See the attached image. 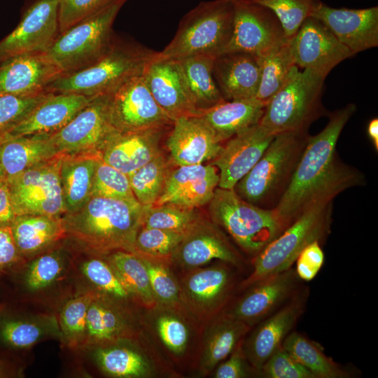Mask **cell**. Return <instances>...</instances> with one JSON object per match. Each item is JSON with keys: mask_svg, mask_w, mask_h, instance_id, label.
Here are the masks:
<instances>
[{"mask_svg": "<svg viewBox=\"0 0 378 378\" xmlns=\"http://www.w3.org/2000/svg\"><path fill=\"white\" fill-rule=\"evenodd\" d=\"M10 226L20 255L36 253L66 234L59 216L19 215Z\"/></svg>", "mask_w": 378, "mask_h": 378, "instance_id": "cell-31", "label": "cell"}, {"mask_svg": "<svg viewBox=\"0 0 378 378\" xmlns=\"http://www.w3.org/2000/svg\"><path fill=\"white\" fill-rule=\"evenodd\" d=\"M48 134L8 138L0 141V169L9 182L27 169L58 155Z\"/></svg>", "mask_w": 378, "mask_h": 378, "instance_id": "cell-28", "label": "cell"}, {"mask_svg": "<svg viewBox=\"0 0 378 378\" xmlns=\"http://www.w3.org/2000/svg\"><path fill=\"white\" fill-rule=\"evenodd\" d=\"M187 232L142 225L136 237L134 253L153 257L168 255L175 251Z\"/></svg>", "mask_w": 378, "mask_h": 378, "instance_id": "cell-44", "label": "cell"}, {"mask_svg": "<svg viewBox=\"0 0 378 378\" xmlns=\"http://www.w3.org/2000/svg\"><path fill=\"white\" fill-rule=\"evenodd\" d=\"M20 257L10 225H0V270L16 263Z\"/></svg>", "mask_w": 378, "mask_h": 378, "instance_id": "cell-56", "label": "cell"}, {"mask_svg": "<svg viewBox=\"0 0 378 378\" xmlns=\"http://www.w3.org/2000/svg\"><path fill=\"white\" fill-rule=\"evenodd\" d=\"M92 196L118 200H136L128 175L106 164L102 158L96 167Z\"/></svg>", "mask_w": 378, "mask_h": 378, "instance_id": "cell-43", "label": "cell"}, {"mask_svg": "<svg viewBox=\"0 0 378 378\" xmlns=\"http://www.w3.org/2000/svg\"><path fill=\"white\" fill-rule=\"evenodd\" d=\"M59 33L118 0H57Z\"/></svg>", "mask_w": 378, "mask_h": 378, "instance_id": "cell-51", "label": "cell"}, {"mask_svg": "<svg viewBox=\"0 0 378 378\" xmlns=\"http://www.w3.org/2000/svg\"><path fill=\"white\" fill-rule=\"evenodd\" d=\"M290 39L270 52L257 56L260 69V78L255 98L265 106L284 85L293 67L296 66Z\"/></svg>", "mask_w": 378, "mask_h": 378, "instance_id": "cell-34", "label": "cell"}, {"mask_svg": "<svg viewBox=\"0 0 378 378\" xmlns=\"http://www.w3.org/2000/svg\"><path fill=\"white\" fill-rule=\"evenodd\" d=\"M218 182L217 168L211 164L178 166L170 171L154 206L172 203L196 209L210 202Z\"/></svg>", "mask_w": 378, "mask_h": 378, "instance_id": "cell-23", "label": "cell"}, {"mask_svg": "<svg viewBox=\"0 0 378 378\" xmlns=\"http://www.w3.org/2000/svg\"><path fill=\"white\" fill-rule=\"evenodd\" d=\"M233 4L232 34L222 53L243 52L260 56L288 40L270 9L245 0H233Z\"/></svg>", "mask_w": 378, "mask_h": 378, "instance_id": "cell-13", "label": "cell"}, {"mask_svg": "<svg viewBox=\"0 0 378 378\" xmlns=\"http://www.w3.org/2000/svg\"><path fill=\"white\" fill-rule=\"evenodd\" d=\"M216 57L203 54L178 59L188 90L200 112L225 101L213 76Z\"/></svg>", "mask_w": 378, "mask_h": 378, "instance_id": "cell-32", "label": "cell"}, {"mask_svg": "<svg viewBox=\"0 0 378 378\" xmlns=\"http://www.w3.org/2000/svg\"><path fill=\"white\" fill-rule=\"evenodd\" d=\"M170 162L161 152L128 175L133 194L141 205L152 206L160 197L172 170Z\"/></svg>", "mask_w": 378, "mask_h": 378, "instance_id": "cell-37", "label": "cell"}, {"mask_svg": "<svg viewBox=\"0 0 378 378\" xmlns=\"http://www.w3.org/2000/svg\"><path fill=\"white\" fill-rule=\"evenodd\" d=\"M234 15L233 0L200 2L183 16L174 37L157 57L178 60L221 54L232 37Z\"/></svg>", "mask_w": 378, "mask_h": 378, "instance_id": "cell-5", "label": "cell"}, {"mask_svg": "<svg viewBox=\"0 0 378 378\" xmlns=\"http://www.w3.org/2000/svg\"><path fill=\"white\" fill-rule=\"evenodd\" d=\"M141 255L147 268L154 296L165 302L175 301L177 299L178 290L169 273L162 265L146 258L143 254Z\"/></svg>", "mask_w": 378, "mask_h": 378, "instance_id": "cell-52", "label": "cell"}, {"mask_svg": "<svg viewBox=\"0 0 378 378\" xmlns=\"http://www.w3.org/2000/svg\"><path fill=\"white\" fill-rule=\"evenodd\" d=\"M367 132L369 138L372 142L376 151L378 150V119L374 118L372 119L367 127Z\"/></svg>", "mask_w": 378, "mask_h": 378, "instance_id": "cell-58", "label": "cell"}, {"mask_svg": "<svg viewBox=\"0 0 378 378\" xmlns=\"http://www.w3.org/2000/svg\"><path fill=\"white\" fill-rule=\"evenodd\" d=\"M95 355L101 368L111 376L137 377L145 375L149 370L146 359L130 349H100L96 351Z\"/></svg>", "mask_w": 378, "mask_h": 378, "instance_id": "cell-39", "label": "cell"}, {"mask_svg": "<svg viewBox=\"0 0 378 378\" xmlns=\"http://www.w3.org/2000/svg\"><path fill=\"white\" fill-rule=\"evenodd\" d=\"M101 153L62 155L60 178L66 214L76 211L90 199Z\"/></svg>", "mask_w": 378, "mask_h": 378, "instance_id": "cell-29", "label": "cell"}, {"mask_svg": "<svg viewBox=\"0 0 378 378\" xmlns=\"http://www.w3.org/2000/svg\"><path fill=\"white\" fill-rule=\"evenodd\" d=\"M265 105L255 98L223 101L202 111V116L220 142L260 122Z\"/></svg>", "mask_w": 378, "mask_h": 378, "instance_id": "cell-30", "label": "cell"}, {"mask_svg": "<svg viewBox=\"0 0 378 378\" xmlns=\"http://www.w3.org/2000/svg\"><path fill=\"white\" fill-rule=\"evenodd\" d=\"M243 340L230 354L229 358L217 368L214 377L242 378L248 377L249 370L246 363L248 360L242 349Z\"/></svg>", "mask_w": 378, "mask_h": 378, "instance_id": "cell-55", "label": "cell"}, {"mask_svg": "<svg viewBox=\"0 0 378 378\" xmlns=\"http://www.w3.org/2000/svg\"><path fill=\"white\" fill-rule=\"evenodd\" d=\"M157 329L164 344L173 352L184 350L188 340V330L178 318L171 316H160L157 321Z\"/></svg>", "mask_w": 378, "mask_h": 378, "instance_id": "cell-54", "label": "cell"}, {"mask_svg": "<svg viewBox=\"0 0 378 378\" xmlns=\"http://www.w3.org/2000/svg\"><path fill=\"white\" fill-rule=\"evenodd\" d=\"M167 127L133 132L117 131L101 151L102 160L130 175L162 152L160 143Z\"/></svg>", "mask_w": 378, "mask_h": 378, "instance_id": "cell-25", "label": "cell"}, {"mask_svg": "<svg viewBox=\"0 0 378 378\" xmlns=\"http://www.w3.org/2000/svg\"><path fill=\"white\" fill-rule=\"evenodd\" d=\"M3 180H4V175L0 169V182Z\"/></svg>", "mask_w": 378, "mask_h": 378, "instance_id": "cell-60", "label": "cell"}, {"mask_svg": "<svg viewBox=\"0 0 378 378\" xmlns=\"http://www.w3.org/2000/svg\"><path fill=\"white\" fill-rule=\"evenodd\" d=\"M232 273L224 265L194 273L186 281V289L196 302L211 307L225 300L232 288Z\"/></svg>", "mask_w": 378, "mask_h": 378, "instance_id": "cell-36", "label": "cell"}, {"mask_svg": "<svg viewBox=\"0 0 378 378\" xmlns=\"http://www.w3.org/2000/svg\"><path fill=\"white\" fill-rule=\"evenodd\" d=\"M156 55L142 75L158 106L172 121L198 115L200 111L188 90L178 61L160 59Z\"/></svg>", "mask_w": 378, "mask_h": 378, "instance_id": "cell-20", "label": "cell"}, {"mask_svg": "<svg viewBox=\"0 0 378 378\" xmlns=\"http://www.w3.org/2000/svg\"><path fill=\"white\" fill-rule=\"evenodd\" d=\"M136 200L92 196L63 218L66 232L99 253L135 252V239L148 208Z\"/></svg>", "mask_w": 378, "mask_h": 378, "instance_id": "cell-2", "label": "cell"}, {"mask_svg": "<svg viewBox=\"0 0 378 378\" xmlns=\"http://www.w3.org/2000/svg\"><path fill=\"white\" fill-rule=\"evenodd\" d=\"M213 76L225 100L255 98L260 78L257 56L243 52L220 54L214 61Z\"/></svg>", "mask_w": 378, "mask_h": 378, "instance_id": "cell-26", "label": "cell"}, {"mask_svg": "<svg viewBox=\"0 0 378 378\" xmlns=\"http://www.w3.org/2000/svg\"><path fill=\"white\" fill-rule=\"evenodd\" d=\"M62 155L40 162L8 182L16 216L66 213L60 178Z\"/></svg>", "mask_w": 378, "mask_h": 378, "instance_id": "cell-10", "label": "cell"}, {"mask_svg": "<svg viewBox=\"0 0 378 378\" xmlns=\"http://www.w3.org/2000/svg\"><path fill=\"white\" fill-rule=\"evenodd\" d=\"M62 74L46 52L15 55L0 62V94L33 95Z\"/></svg>", "mask_w": 378, "mask_h": 378, "instance_id": "cell-22", "label": "cell"}, {"mask_svg": "<svg viewBox=\"0 0 378 378\" xmlns=\"http://www.w3.org/2000/svg\"><path fill=\"white\" fill-rule=\"evenodd\" d=\"M97 298L86 292L70 299L59 314V324L67 343L75 346L86 339L87 313L91 302Z\"/></svg>", "mask_w": 378, "mask_h": 378, "instance_id": "cell-41", "label": "cell"}, {"mask_svg": "<svg viewBox=\"0 0 378 378\" xmlns=\"http://www.w3.org/2000/svg\"><path fill=\"white\" fill-rule=\"evenodd\" d=\"M332 201L305 209L253 259L251 274L241 284L246 288L260 279L293 267L299 253L314 241L321 245L331 232Z\"/></svg>", "mask_w": 378, "mask_h": 378, "instance_id": "cell-7", "label": "cell"}, {"mask_svg": "<svg viewBox=\"0 0 378 378\" xmlns=\"http://www.w3.org/2000/svg\"><path fill=\"white\" fill-rule=\"evenodd\" d=\"M274 136L258 122L227 140L211 163L219 170L218 187L234 190L260 160Z\"/></svg>", "mask_w": 378, "mask_h": 378, "instance_id": "cell-18", "label": "cell"}, {"mask_svg": "<svg viewBox=\"0 0 378 378\" xmlns=\"http://www.w3.org/2000/svg\"><path fill=\"white\" fill-rule=\"evenodd\" d=\"M309 289L302 287L288 302L258 323L242 349L250 365L258 372L268 358L280 347L304 313Z\"/></svg>", "mask_w": 378, "mask_h": 378, "instance_id": "cell-15", "label": "cell"}, {"mask_svg": "<svg viewBox=\"0 0 378 378\" xmlns=\"http://www.w3.org/2000/svg\"><path fill=\"white\" fill-rule=\"evenodd\" d=\"M6 375V371L4 364L0 361V377H4Z\"/></svg>", "mask_w": 378, "mask_h": 378, "instance_id": "cell-59", "label": "cell"}, {"mask_svg": "<svg viewBox=\"0 0 378 378\" xmlns=\"http://www.w3.org/2000/svg\"><path fill=\"white\" fill-rule=\"evenodd\" d=\"M250 327L226 314L215 324L204 349L202 366L210 371L225 359L244 339Z\"/></svg>", "mask_w": 378, "mask_h": 378, "instance_id": "cell-35", "label": "cell"}, {"mask_svg": "<svg viewBox=\"0 0 378 378\" xmlns=\"http://www.w3.org/2000/svg\"><path fill=\"white\" fill-rule=\"evenodd\" d=\"M63 269L64 263L57 253L43 254L29 266L25 279L26 286L30 290L43 289L52 284Z\"/></svg>", "mask_w": 378, "mask_h": 378, "instance_id": "cell-49", "label": "cell"}, {"mask_svg": "<svg viewBox=\"0 0 378 378\" xmlns=\"http://www.w3.org/2000/svg\"><path fill=\"white\" fill-rule=\"evenodd\" d=\"M109 264L129 293H132L146 302L153 301L154 295L141 254L116 251L110 255Z\"/></svg>", "mask_w": 378, "mask_h": 378, "instance_id": "cell-38", "label": "cell"}, {"mask_svg": "<svg viewBox=\"0 0 378 378\" xmlns=\"http://www.w3.org/2000/svg\"><path fill=\"white\" fill-rule=\"evenodd\" d=\"M16 214L13 208L8 182H0V225H10Z\"/></svg>", "mask_w": 378, "mask_h": 378, "instance_id": "cell-57", "label": "cell"}, {"mask_svg": "<svg viewBox=\"0 0 378 378\" xmlns=\"http://www.w3.org/2000/svg\"><path fill=\"white\" fill-rule=\"evenodd\" d=\"M49 94L33 95L0 94V139L23 120Z\"/></svg>", "mask_w": 378, "mask_h": 378, "instance_id": "cell-45", "label": "cell"}, {"mask_svg": "<svg viewBox=\"0 0 378 378\" xmlns=\"http://www.w3.org/2000/svg\"><path fill=\"white\" fill-rule=\"evenodd\" d=\"M356 110L354 104L334 111L326 127L309 136L290 181L273 208L284 230L312 205L333 199L365 183L364 174L343 162L336 147L343 128Z\"/></svg>", "mask_w": 378, "mask_h": 378, "instance_id": "cell-1", "label": "cell"}, {"mask_svg": "<svg viewBox=\"0 0 378 378\" xmlns=\"http://www.w3.org/2000/svg\"><path fill=\"white\" fill-rule=\"evenodd\" d=\"M324 260L321 244L318 241L312 242L303 248L295 261L298 276L301 281H312L320 271Z\"/></svg>", "mask_w": 378, "mask_h": 378, "instance_id": "cell-53", "label": "cell"}, {"mask_svg": "<svg viewBox=\"0 0 378 378\" xmlns=\"http://www.w3.org/2000/svg\"><path fill=\"white\" fill-rule=\"evenodd\" d=\"M108 94L95 97L63 127L48 134L59 155L101 153L117 132L110 120Z\"/></svg>", "mask_w": 378, "mask_h": 378, "instance_id": "cell-11", "label": "cell"}, {"mask_svg": "<svg viewBox=\"0 0 378 378\" xmlns=\"http://www.w3.org/2000/svg\"><path fill=\"white\" fill-rule=\"evenodd\" d=\"M172 126L166 146L171 162L177 167L213 160L222 148V143L200 115L178 118Z\"/></svg>", "mask_w": 378, "mask_h": 378, "instance_id": "cell-21", "label": "cell"}, {"mask_svg": "<svg viewBox=\"0 0 378 378\" xmlns=\"http://www.w3.org/2000/svg\"><path fill=\"white\" fill-rule=\"evenodd\" d=\"M326 77L295 66L281 88L265 106L259 123L276 135L308 130L326 110L322 94Z\"/></svg>", "mask_w": 378, "mask_h": 378, "instance_id": "cell-6", "label": "cell"}, {"mask_svg": "<svg viewBox=\"0 0 378 378\" xmlns=\"http://www.w3.org/2000/svg\"><path fill=\"white\" fill-rule=\"evenodd\" d=\"M295 64L326 78L331 70L354 54L319 20L309 16L290 39Z\"/></svg>", "mask_w": 378, "mask_h": 378, "instance_id": "cell-17", "label": "cell"}, {"mask_svg": "<svg viewBox=\"0 0 378 378\" xmlns=\"http://www.w3.org/2000/svg\"><path fill=\"white\" fill-rule=\"evenodd\" d=\"M59 34L57 0H34L18 26L0 41V62L22 54L46 52Z\"/></svg>", "mask_w": 378, "mask_h": 378, "instance_id": "cell-14", "label": "cell"}, {"mask_svg": "<svg viewBox=\"0 0 378 378\" xmlns=\"http://www.w3.org/2000/svg\"><path fill=\"white\" fill-rule=\"evenodd\" d=\"M209 204L213 220L255 257L284 231L273 209L253 204L234 190L216 188Z\"/></svg>", "mask_w": 378, "mask_h": 378, "instance_id": "cell-8", "label": "cell"}, {"mask_svg": "<svg viewBox=\"0 0 378 378\" xmlns=\"http://www.w3.org/2000/svg\"><path fill=\"white\" fill-rule=\"evenodd\" d=\"M94 97L49 92L23 120L1 136L0 141L8 138L52 133L67 124Z\"/></svg>", "mask_w": 378, "mask_h": 378, "instance_id": "cell-24", "label": "cell"}, {"mask_svg": "<svg viewBox=\"0 0 378 378\" xmlns=\"http://www.w3.org/2000/svg\"><path fill=\"white\" fill-rule=\"evenodd\" d=\"M282 348L315 378H349L354 377L346 368L334 361L321 346L302 334L292 331L286 337Z\"/></svg>", "mask_w": 378, "mask_h": 378, "instance_id": "cell-33", "label": "cell"}, {"mask_svg": "<svg viewBox=\"0 0 378 378\" xmlns=\"http://www.w3.org/2000/svg\"><path fill=\"white\" fill-rule=\"evenodd\" d=\"M122 328L118 316L96 298L87 313L86 337L94 342H105L116 337Z\"/></svg>", "mask_w": 378, "mask_h": 378, "instance_id": "cell-46", "label": "cell"}, {"mask_svg": "<svg viewBox=\"0 0 378 378\" xmlns=\"http://www.w3.org/2000/svg\"><path fill=\"white\" fill-rule=\"evenodd\" d=\"M308 130L276 134L234 190L256 206L273 209L288 187L309 137Z\"/></svg>", "mask_w": 378, "mask_h": 378, "instance_id": "cell-4", "label": "cell"}, {"mask_svg": "<svg viewBox=\"0 0 378 378\" xmlns=\"http://www.w3.org/2000/svg\"><path fill=\"white\" fill-rule=\"evenodd\" d=\"M46 330L40 324L28 321L10 319L0 326V336L8 346L26 349L37 342Z\"/></svg>", "mask_w": 378, "mask_h": 378, "instance_id": "cell-48", "label": "cell"}, {"mask_svg": "<svg viewBox=\"0 0 378 378\" xmlns=\"http://www.w3.org/2000/svg\"><path fill=\"white\" fill-rule=\"evenodd\" d=\"M258 376L264 378H315L309 370L300 364L282 346L264 363Z\"/></svg>", "mask_w": 378, "mask_h": 378, "instance_id": "cell-50", "label": "cell"}, {"mask_svg": "<svg viewBox=\"0 0 378 378\" xmlns=\"http://www.w3.org/2000/svg\"><path fill=\"white\" fill-rule=\"evenodd\" d=\"M200 220L201 218L196 209L165 203L148 208L143 226L187 232Z\"/></svg>", "mask_w": 378, "mask_h": 378, "instance_id": "cell-40", "label": "cell"}, {"mask_svg": "<svg viewBox=\"0 0 378 378\" xmlns=\"http://www.w3.org/2000/svg\"><path fill=\"white\" fill-rule=\"evenodd\" d=\"M84 276L100 290L118 298H127L129 292L111 265L98 258L85 261L81 267Z\"/></svg>", "mask_w": 378, "mask_h": 378, "instance_id": "cell-47", "label": "cell"}, {"mask_svg": "<svg viewBox=\"0 0 378 378\" xmlns=\"http://www.w3.org/2000/svg\"><path fill=\"white\" fill-rule=\"evenodd\" d=\"M126 0H118L59 33L46 52L62 74L92 63L111 47L112 27Z\"/></svg>", "mask_w": 378, "mask_h": 378, "instance_id": "cell-9", "label": "cell"}, {"mask_svg": "<svg viewBox=\"0 0 378 378\" xmlns=\"http://www.w3.org/2000/svg\"><path fill=\"white\" fill-rule=\"evenodd\" d=\"M108 109L111 122L119 132L167 127L173 123L154 99L143 75L109 93Z\"/></svg>", "mask_w": 378, "mask_h": 378, "instance_id": "cell-12", "label": "cell"}, {"mask_svg": "<svg viewBox=\"0 0 378 378\" xmlns=\"http://www.w3.org/2000/svg\"><path fill=\"white\" fill-rule=\"evenodd\" d=\"M270 9L279 20L288 39L295 36L310 16L318 0H245Z\"/></svg>", "mask_w": 378, "mask_h": 378, "instance_id": "cell-42", "label": "cell"}, {"mask_svg": "<svg viewBox=\"0 0 378 378\" xmlns=\"http://www.w3.org/2000/svg\"><path fill=\"white\" fill-rule=\"evenodd\" d=\"M310 16L321 21L354 55L378 46V7L335 8L318 0Z\"/></svg>", "mask_w": 378, "mask_h": 378, "instance_id": "cell-19", "label": "cell"}, {"mask_svg": "<svg viewBox=\"0 0 378 378\" xmlns=\"http://www.w3.org/2000/svg\"><path fill=\"white\" fill-rule=\"evenodd\" d=\"M182 264L197 267L214 259L237 266L238 253L222 233L200 220L186 234L174 251Z\"/></svg>", "mask_w": 378, "mask_h": 378, "instance_id": "cell-27", "label": "cell"}, {"mask_svg": "<svg viewBox=\"0 0 378 378\" xmlns=\"http://www.w3.org/2000/svg\"><path fill=\"white\" fill-rule=\"evenodd\" d=\"M157 52L136 43L118 40L99 58L74 71L61 74L46 89L94 97L113 92L131 78L142 75Z\"/></svg>", "mask_w": 378, "mask_h": 378, "instance_id": "cell-3", "label": "cell"}, {"mask_svg": "<svg viewBox=\"0 0 378 378\" xmlns=\"http://www.w3.org/2000/svg\"><path fill=\"white\" fill-rule=\"evenodd\" d=\"M302 288L301 280L291 267L265 276L246 288L249 290L225 314L250 327L273 313Z\"/></svg>", "mask_w": 378, "mask_h": 378, "instance_id": "cell-16", "label": "cell"}]
</instances>
